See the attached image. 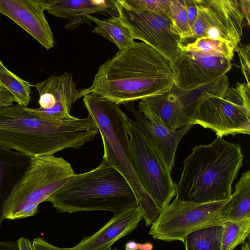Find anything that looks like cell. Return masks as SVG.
Listing matches in <instances>:
<instances>
[{"mask_svg":"<svg viewBox=\"0 0 250 250\" xmlns=\"http://www.w3.org/2000/svg\"><path fill=\"white\" fill-rule=\"evenodd\" d=\"M173 87L170 61L149 45L134 42L99 67L91 85L79 90V98L93 93L121 104Z\"/></svg>","mask_w":250,"mask_h":250,"instance_id":"obj_1","label":"cell"},{"mask_svg":"<svg viewBox=\"0 0 250 250\" xmlns=\"http://www.w3.org/2000/svg\"><path fill=\"white\" fill-rule=\"evenodd\" d=\"M98 132L89 116L53 121L36 116L18 104L0 109V146L31 158L80 148Z\"/></svg>","mask_w":250,"mask_h":250,"instance_id":"obj_2","label":"cell"},{"mask_svg":"<svg viewBox=\"0 0 250 250\" xmlns=\"http://www.w3.org/2000/svg\"><path fill=\"white\" fill-rule=\"evenodd\" d=\"M240 145L217 136L208 145L196 146L184 160L175 199L194 203L227 200L242 166Z\"/></svg>","mask_w":250,"mask_h":250,"instance_id":"obj_3","label":"cell"},{"mask_svg":"<svg viewBox=\"0 0 250 250\" xmlns=\"http://www.w3.org/2000/svg\"><path fill=\"white\" fill-rule=\"evenodd\" d=\"M61 213L106 210L114 215L139 206L124 176L103 160L97 167L74 174L46 200Z\"/></svg>","mask_w":250,"mask_h":250,"instance_id":"obj_4","label":"cell"},{"mask_svg":"<svg viewBox=\"0 0 250 250\" xmlns=\"http://www.w3.org/2000/svg\"><path fill=\"white\" fill-rule=\"evenodd\" d=\"M88 116L100 132L104 146L103 160L119 171L134 191L146 226L159 216V208L141 184L132 163L129 137L127 131L128 117L116 104L96 94L83 97Z\"/></svg>","mask_w":250,"mask_h":250,"instance_id":"obj_5","label":"cell"},{"mask_svg":"<svg viewBox=\"0 0 250 250\" xmlns=\"http://www.w3.org/2000/svg\"><path fill=\"white\" fill-rule=\"evenodd\" d=\"M197 90L189 125H199L222 137L250 134V85L237 82L229 87L226 75Z\"/></svg>","mask_w":250,"mask_h":250,"instance_id":"obj_6","label":"cell"},{"mask_svg":"<svg viewBox=\"0 0 250 250\" xmlns=\"http://www.w3.org/2000/svg\"><path fill=\"white\" fill-rule=\"evenodd\" d=\"M74 174L71 164L62 157L48 155L31 158L4 205V219L35 215L39 204Z\"/></svg>","mask_w":250,"mask_h":250,"instance_id":"obj_7","label":"cell"},{"mask_svg":"<svg viewBox=\"0 0 250 250\" xmlns=\"http://www.w3.org/2000/svg\"><path fill=\"white\" fill-rule=\"evenodd\" d=\"M196 20L192 37L182 46L201 38L224 41L237 46L243 35L245 20L250 26V0H195Z\"/></svg>","mask_w":250,"mask_h":250,"instance_id":"obj_8","label":"cell"},{"mask_svg":"<svg viewBox=\"0 0 250 250\" xmlns=\"http://www.w3.org/2000/svg\"><path fill=\"white\" fill-rule=\"evenodd\" d=\"M226 201L194 203L174 199L161 209L148 234L166 242L184 241L189 233L205 227L222 225L227 220L222 208Z\"/></svg>","mask_w":250,"mask_h":250,"instance_id":"obj_9","label":"cell"},{"mask_svg":"<svg viewBox=\"0 0 250 250\" xmlns=\"http://www.w3.org/2000/svg\"><path fill=\"white\" fill-rule=\"evenodd\" d=\"M127 131L135 171L158 207L163 209L175 196V184L140 129L129 118Z\"/></svg>","mask_w":250,"mask_h":250,"instance_id":"obj_10","label":"cell"},{"mask_svg":"<svg viewBox=\"0 0 250 250\" xmlns=\"http://www.w3.org/2000/svg\"><path fill=\"white\" fill-rule=\"evenodd\" d=\"M118 16L130 30L134 40L153 47L170 62L182 52L181 38L176 33L170 13L148 10L134 11L115 0Z\"/></svg>","mask_w":250,"mask_h":250,"instance_id":"obj_11","label":"cell"},{"mask_svg":"<svg viewBox=\"0 0 250 250\" xmlns=\"http://www.w3.org/2000/svg\"><path fill=\"white\" fill-rule=\"evenodd\" d=\"M170 62L174 87L183 92L215 82L232 68L230 60L184 46L180 54Z\"/></svg>","mask_w":250,"mask_h":250,"instance_id":"obj_12","label":"cell"},{"mask_svg":"<svg viewBox=\"0 0 250 250\" xmlns=\"http://www.w3.org/2000/svg\"><path fill=\"white\" fill-rule=\"evenodd\" d=\"M139 111L150 121L176 130L189 125L192 110L174 87L169 92L141 100Z\"/></svg>","mask_w":250,"mask_h":250,"instance_id":"obj_13","label":"cell"},{"mask_svg":"<svg viewBox=\"0 0 250 250\" xmlns=\"http://www.w3.org/2000/svg\"><path fill=\"white\" fill-rule=\"evenodd\" d=\"M38 0H0V13L11 19L46 49L52 48L53 33Z\"/></svg>","mask_w":250,"mask_h":250,"instance_id":"obj_14","label":"cell"},{"mask_svg":"<svg viewBox=\"0 0 250 250\" xmlns=\"http://www.w3.org/2000/svg\"><path fill=\"white\" fill-rule=\"evenodd\" d=\"M123 104L133 114L135 118V121H133L134 124L142 131L151 147L168 171L171 173L178 145L183 137L194 125L190 124L178 130H171L148 120L134 107L133 102Z\"/></svg>","mask_w":250,"mask_h":250,"instance_id":"obj_15","label":"cell"},{"mask_svg":"<svg viewBox=\"0 0 250 250\" xmlns=\"http://www.w3.org/2000/svg\"><path fill=\"white\" fill-rule=\"evenodd\" d=\"M34 86L38 91L50 93L55 100L56 105L49 109L25 107L28 112L40 118L53 121L68 120L75 117L70 114V110L74 104L79 99V90L76 88L71 74L65 72L59 76H51L37 83Z\"/></svg>","mask_w":250,"mask_h":250,"instance_id":"obj_16","label":"cell"},{"mask_svg":"<svg viewBox=\"0 0 250 250\" xmlns=\"http://www.w3.org/2000/svg\"><path fill=\"white\" fill-rule=\"evenodd\" d=\"M144 219L140 207L126 210L114 216L91 236L84 237L72 250H108L117 241L128 235Z\"/></svg>","mask_w":250,"mask_h":250,"instance_id":"obj_17","label":"cell"},{"mask_svg":"<svg viewBox=\"0 0 250 250\" xmlns=\"http://www.w3.org/2000/svg\"><path fill=\"white\" fill-rule=\"evenodd\" d=\"M44 10L53 16L69 20L65 28L72 29L89 21L92 14L118 16L113 0H38Z\"/></svg>","mask_w":250,"mask_h":250,"instance_id":"obj_18","label":"cell"},{"mask_svg":"<svg viewBox=\"0 0 250 250\" xmlns=\"http://www.w3.org/2000/svg\"><path fill=\"white\" fill-rule=\"evenodd\" d=\"M31 160L22 153L0 146V227L4 219V205Z\"/></svg>","mask_w":250,"mask_h":250,"instance_id":"obj_19","label":"cell"},{"mask_svg":"<svg viewBox=\"0 0 250 250\" xmlns=\"http://www.w3.org/2000/svg\"><path fill=\"white\" fill-rule=\"evenodd\" d=\"M227 221H238L250 217V170L243 172L235 185L233 193L222 208Z\"/></svg>","mask_w":250,"mask_h":250,"instance_id":"obj_20","label":"cell"},{"mask_svg":"<svg viewBox=\"0 0 250 250\" xmlns=\"http://www.w3.org/2000/svg\"><path fill=\"white\" fill-rule=\"evenodd\" d=\"M86 18L96 24L93 33L99 34L114 43L119 50L126 48L134 42L130 30L119 16H112L103 20L92 15Z\"/></svg>","mask_w":250,"mask_h":250,"instance_id":"obj_21","label":"cell"},{"mask_svg":"<svg viewBox=\"0 0 250 250\" xmlns=\"http://www.w3.org/2000/svg\"><path fill=\"white\" fill-rule=\"evenodd\" d=\"M223 226L202 228L188 234L183 242L186 250H221Z\"/></svg>","mask_w":250,"mask_h":250,"instance_id":"obj_22","label":"cell"},{"mask_svg":"<svg viewBox=\"0 0 250 250\" xmlns=\"http://www.w3.org/2000/svg\"><path fill=\"white\" fill-rule=\"evenodd\" d=\"M31 84L8 69L0 61V86L8 91L14 101L27 107L31 101Z\"/></svg>","mask_w":250,"mask_h":250,"instance_id":"obj_23","label":"cell"},{"mask_svg":"<svg viewBox=\"0 0 250 250\" xmlns=\"http://www.w3.org/2000/svg\"><path fill=\"white\" fill-rule=\"evenodd\" d=\"M250 217L235 221H227L223 225L221 250H233L249 238Z\"/></svg>","mask_w":250,"mask_h":250,"instance_id":"obj_24","label":"cell"},{"mask_svg":"<svg viewBox=\"0 0 250 250\" xmlns=\"http://www.w3.org/2000/svg\"><path fill=\"white\" fill-rule=\"evenodd\" d=\"M184 46L212 55L224 57L232 61L236 46L227 41L201 38Z\"/></svg>","mask_w":250,"mask_h":250,"instance_id":"obj_25","label":"cell"},{"mask_svg":"<svg viewBox=\"0 0 250 250\" xmlns=\"http://www.w3.org/2000/svg\"><path fill=\"white\" fill-rule=\"evenodd\" d=\"M170 16L176 33L181 38L183 45L192 37L184 0H171Z\"/></svg>","mask_w":250,"mask_h":250,"instance_id":"obj_26","label":"cell"},{"mask_svg":"<svg viewBox=\"0 0 250 250\" xmlns=\"http://www.w3.org/2000/svg\"><path fill=\"white\" fill-rule=\"evenodd\" d=\"M122 6L134 11L148 10L170 13L171 0H118Z\"/></svg>","mask_w":250,"mask_h":250,"instance_id":"obj_27","label":"cell"},{"mask_svg":"<svg viewBox=\"0 0 250 250\" xmlns=\"http://www.w3.org/2000/svg\"><path fill=\"white\" fill-rule=\"evenodd\" d=\"M240 62L242 74L246 80V83L250 85V44H242L239 43L235 48Z\"/></svg>","mask_w":250,"mask_h":250,"instance_id":"obj_28","label":"cell"},{"mask_svg":"<svg viewBox=\"0 0 250 250\" xmlns=\"http://www.w3.org/2000/svg\"><path fill=\"white\" fill-rule=\"evenodd\" d=\"M32 245L33 250H72L71 248H61L54 246L40 237L35 238Z\"/></svg>","mask_w":250,"mask_h":250,"instance_id":"obj_29","label":"cell"},{"mask_svg":"<svg viewBox=\"0 0 250 250\" xmlns=\"http://www.w3.org/2000/svg\"><path fill=\"white\" fill-rule=\"evenodd\" d=\"M185 6L191 28L197 16V9L195 0H184Z\"/></svg>","mask_w":250,"mask_h":250,"instance_id":"obj_30","label":"cell"},{"mask_svg":"<svg viewBox=\"0 0 250 250\" xmlns=\"http://www.w3.org/2000/svg\"><path fill=\"white\" fill-rule=\"evenodd\" d=\"M17 243L19 250H33L32 242L27 238L21 237Z\"/></svg>","mask_w":250,"mask_h":250,"instance_id":"obj_31","label":"cell"},{"mask_svg":"<svg viewBox=\"0 0 250 250\" xmlns=\"http://www.w3.org/2000/svg\"><path fill=\"white\" fill-rule=\"evenodd\" d=\"M0 250H19L17 242L13 241H0Z\"/></svg>","mask_w":250,"mask_h":250,"instance_id":"obj_32","label":"cell"},{"mask_svg":"<svg viewBox=\"0 0 250 250\" xmlns=\"http://www.w3.org/2000/svg\"><path fill=\"white\" fill-rule=\"evenodd\" d=\"M140 243L134 241H129L125 245V250H139Z\"/></svg>","mask_w":250,"mask_h":250,"instance_id":"obj_33","label":"cell"},{"mask_svg":"<svg viewBox=\"0 0 250 250\" xmlns=\"http://www.w3.org/2000/svg\"><path fill=\"white\" fill-rule=\"evenodd\" d=\"M153 249V245L152 243L149 242H146L145 243H140L139 250H152Z\"/></svg>","mask_w":250,"mask_h":250,"instance_id":"obj_34","label":"cell"},{"mask_svg":"<svg viewBox=\"0 0 250 250\" xmlns=\"http://www.w3.org/2000/svg\"><path fill=\"white\" fill-rule=\"evenodd\" d=\"M241 249L242 250H250L249 243H245V244L242 247Z\"/></svg>","mask_w":250,"mask_h":250,"instance_id":"obj_35","label":"cell"},{"mask_svg":"<svg viewBox=\"0 0 250 250\" xmlns=\"http://www.w3.org/2000/svg\"><path fill=\"white\" fill-rule=\"evenodd\" d=\"M108 250H118L117 249H109Z\"/></svg>","mask_w":250,"mask_h":250,"instance_id":"obj_36","label":"cell"}]
</instances>
